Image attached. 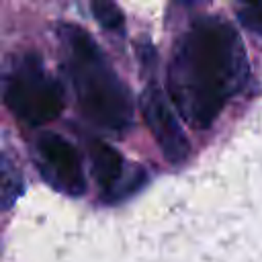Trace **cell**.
Masks as SVG:
<instances>
[{"label": "cell", "mask_w": 262, "mask_h": 262, "mask_svg": "<svg viewBox=\"0 0 262 262\" xmlns=\"http://www.w3.org/2000/svg\"><path fill=\"white\" fill-rule=\"evenodd\" d=\"M246 78L248 59L237 31L207 16L178 39L168 66V94L190 127L205 129Z\"/></svg>", "instance_id": "6da1fadb"}, {"label": "cell", "mask_w": 262, "mask_h": 262, "mask_svg": "<svg viewBox=\"0 0 262 262\" xmlns=\"http://www.w3.org/2000/svg\"><path fill=\"white\" fill-rule=\"evenodd\" d=\"M61 39L68 49V72L80 113L100 129H127L133 121V98L100 47L74 25L61 27Z\"/></svg>", "instance_id": "7a4b0ae2"}, {"label": "cell", "mask_w": 262, "mask_h": 262, "mask_svg": "<svg viewBox=\"0 0 262 262\" xmlns=\"http://www.w3.org/2000/svg\"><path fill=\"white\" fill-rule=\"evenodd\" d=\"M4 102L23 123L43 125L61 113L63 94L61 86L45 74L37 55H25L6 76Z\"/></svg>", "instance_id": "3957f363"}, {"label": "cell", "mask_w": 262, "mask_h": 262, "mask_svg": "<svg viewBox=\"0 0 262 262\" xmlns=\"http://www.w3.org/2000/svg\"><path fill=\"white\" fill-rule=\"evenodd\" d=\"M139 106H141V115L151 131V135L156 137L164 158L172 164L184 162L190 151V145H188V139H186L172 106L168 104V98L164 96L162 88L156 84L145 86V90L141 92V98H139Z\"/></svg>", "instance_id": "277c9868"}, {"label": "cell", "mask_w": 262, "mask_h": 262, "mask_svg": "<svg viewBox=\"0 0 262 262\" xmlns=\"http://www.w3.org/2000/svg\"><path fill=\"white\" fill-rule=\"evenodd\" d=\"M37 160L41 174L57 190L78 196L86 190L82 164L74 145L57 133H43L37 139Z\"/></svg>", "instance_id": "5b68a950"}, {"label": "cell", "mask_w": 262, "mask_h": 262, "mask_svg": "<svg viewBox=\"0 0 262 262\" xmlns=\"http://www.w3.org/2000/svg\"><path fill=\"white\" fill-rule=\"evenodd\" d=\"M90 164H92L94 180L104 190V199L113 201L119 190V182L123 178L121 154L113 145H108L100 139H94L90 143Z\"/></svg>", "instance_id": "8992f818"}, {"label": "cell", "mask_w": 262, "mask_h": 262, "mask_svg": "<svg viewBox=\"0 0 262 262\" xmlns=\"http://www.w3.org/2000/svg\"><path fill=\"white\" fill-rule=\"evenodd\" d=\"M92 4V14L94 18L104 27V29H121L123 27V12L115 4V0H90Z\"/></svg>", "instance_id": "52a82bcc"}, {"label": "cell", "mask_w": 262, "mask_h": 262, "mask_svg": "<svg viewBox=\"0 0 262 262\" xmlns=\"http://www.w3.org/2000/svg\"><path fill=\"white\" fill-rule=\"evenodd\" d=\"M4 178H2V188H4V196H2V203H4V207L8 209L10 207V203L18 196V192H20V178H18V174H14L12 178H10V170H8V166L4 164V174H2Z\"/></svg>", "instance_id": "ba28073f"}, {"label": "cell", "mask_w": 262, "mask_h": 262, "mask_svg": "<svg viewBox=\"0 0 262 262\" xmlns=\"http://www.w3.org/2000/svg\"><path fill=\"white\" fill-rule=\"evenodd\" d=\"M239 20L246 29L262 37V6H252L239 12Z\"/></svg>", "instance_id": "9c48e42d"}, {"label": "cell", "mask_w": 262, "mask_h": 262, "mask_svg": "<svg viewBox=\"0 0 262 262\" xmlns=\"http://www.w3.org/2000/svg\"><path fill=\"white\" fill-rule=\"evenodd\" d=\"M246 4H252V6H260L262 4V0H244Z\"/></svg>", "instance_id": "30bf717a"}]
</instances>
